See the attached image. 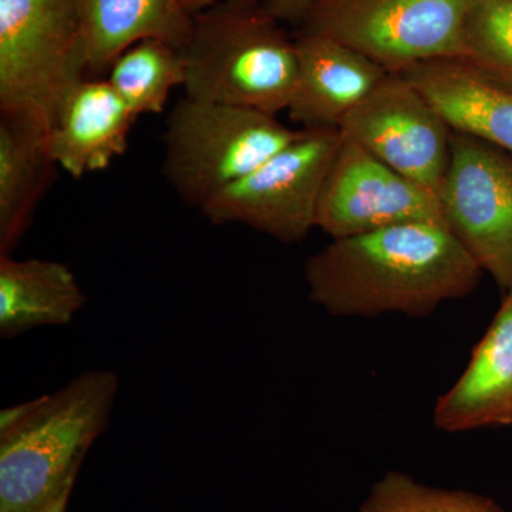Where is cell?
<instances>
[{
	"mask_svg": "<svg viewBox=\"0 0 512 512\" xmlns=\"http://www.w3.org/2000/svg\"><path fill=\"white\" fill-rule=\"evenodd\" d=\"M483 269L440 222H409L333 239L306 261L313 303L335 316L430 315L466 298Z\"/></svg>",
	"mask_w": 512,
	"mask_h": 512,
	"instance_id": "1",
	"label": "cell"
},
{
	"mask_svg": "<svg viewBox=\"0 0 512 512\" xmlns=\"http://www.w3.org/2000/svg\"><path fill=\"white\" fill-rule=\"evenodd\" d=\"M119 390L116 372L94 369L0 412V512H35L79 473Z\"/></svg>",
	"mask_w": 512,
	"mask_h": 512,
	"instance_id": "2",
	"label": "cell"
},
{
	"mask_svg": "<svg viewBox=\"0 0 512 512\" xmlns=\"http://www.w3.org/2000/svg\"><path fill=\"white\" fill-rule=\"evenodd\" d=\"M256 0H225L195 13L181 50L185 97L265 113L288 111L296 79V42Z\"/></svg>",
	"mask_w": 512,
	"mask_h": 512,
	"instance_id": "3",
	"label": "cell"
},
{
	"mask_svg": "<svg viewBox=\"0 0 512 512\" xmlns=\"http://www.w3.org/2000/svg\"><path fill=\"white\" fill-rule=\"evenodd\" d=\"M84 79L77 0H0V117L47 136Z\"/></svg>",
	"mask_w": 512,
	"mask_h": 512,
	"instance_id": "4",
	"label": "cell"
},
{
	"mask_svg": "<svg viewBox=\"0 0 512 512\" xmlns=\"http://www.w3.org/2000/svg\"><path fill=\"white\" fill-rule=\"evenodd\" d=\"M302 133L265 111L184 96L165 128V178L185 204L200 210Z\"/></svg>",
	"mask_w": 512,
	"mask_h": 512,
	"instance_id": "5",
	"label": "cell"
},
{
	"mask_svg": "<svg viewBox=\"0 0 512 512\" xmlns=\"http://www.w3.org/2000/svg\"><path fill=\"white\" fill-rule=\"evenodd\" d=\"M473 0H319L308 33L338 40L390 74L434 60L463 59Z\"/></svg>",
	"mask_w": 512,
	"mask_h": 512,
	"instance_id": "6",
	"label": "cell"
},
{
	"mask_svg": "<svg viewBox=\"0 0 512 512\" xmlns=\"http://www.w3.org/2000/svg\"><path fill=\"white\" fill-rule=\"evenodd\" d=\"M339 130H303L256 170L200 208L215 225L238 224L292 244L316 228L326 175L338 150Z\"/></svg>",
	"mask_w": 512,
	"mask_h": 512,
	"instance_id": "7",
	"label": "cell"
},
{
	"mask_svg": "<svg viewBox=\"0 0 512 512\" xmlns=\"http://www.w3.org/2000/svg\"><path fill=\"white\" fill-rule=\"evenodd\" d=\"M444 224L503 291L512 288V154L481 138L451 133L439 194Z\"/></svg>",
	"mask_w": 512,
	"mask_h": 512,
	"instance_id": "8",
	"label": "cell"
},
{
	"mask_svg": "<svg viewBox=\"0 0 512 512\" xmlns=\"http://www.w3.org/2000/svg\"><path fill=\"white\" fill-rule=\"evenodd\" d=\"M340 133L387 167L439 194L453 130L403 74H389L345 120Z\"/></svg>",
	"mask_w": 512,
	"mask_h": 512,
	"instance_id": "9",
	"label": "cell"
},
{
	"mask_svg": "<svg viewBox=\"0 0 512 512\" xmlns=\"http://www.w3.org/2000/svg\"><path fill=\"white\" fill-rule=\"evenodd\" d=\"M409 222L444 224L436 195L342 134L320 194L315 227L339 239Z\"/></svg>",
	"mask_w": 512,
	"mask_h": 512,
	"instance_id": "10",
	"label": "cell"
},
{
	"mask_svg": "<svg viewBox=\"0 0 512 512\" xmlns=\"http://www.w3.org/2000/svg\"><path fill=\"white\" fill-rule=\"evenodd\" d=\"M298 79L288 114L302 130H339L389 76L379 64L330 37L296 40Z\"/></svg>",
	"mask_w": 512,
	"mask_h": 512,
	"instance_id": "11",
	"label": "cell"
},
{
	"mask_svg": "<svg viewBox=\"0 0 512 512\" xmlns=\"http://www.w3.org/2000/svg\"><path fill=\"white\" fill-rule=\"evenodd\" d=\"M136 120L107 80L87 77L47 133V156L73 178L99 173L123 156Z\"/></svg>",
	"mask_w": 512,
	"mask_h": 512,
	"instance_id": "12",
	"label": "cell"
},
{
	"mask_svg": "<svg viewBox=\"0 0 512 512\" xmlns=\"http://www.w3.org/2000/svg\"><path fill=\"white\" fill-rule=\"evenodd\" d=\"M512 416V288L467 369L434 409L437 429L458 433L510 426Z\"/></svg>",
	"mask_w": 512,
	"mask_h": 512,
	"instance_id": "13",
	"label": "cell"
},
{
	"mask_svg": "<svg viewBox=\"0 0 512 512\" xmlns=\"http://www.w3.org/2000/svg\"><path fill=\"white\" fill-rule=\"evenodd\" d=\"M439 110L451 130L512 154V89L463 59L434 60L403 73Z\"/></svg>",
	"mask_w": 512,
	"mask_h": 512,
	"instance_id": "14",
	"label": "cell"
},
{
	"mask_svg": "<svg viewBox=\"0 0 512 512\" xmlns=\"http://www.w3.org/2000/svg\"><path fill=\"white\" fill-rule=\"evenodd\" d=\"M87 77H99L141 40L158 39L183 49L194 15L183 0H77Z\"/></svg>",
	"mask_w": 512,
	"mask_h": 512,
	"instance_id": "15",
	"label": "cell"
},
{
	"mask_svg": "<svg viewBox=\"0 0 512 512\" xmlns=\"http://www.w3.org/2000/svg\"><path fill=\"white\" fill-rule=\"evenodd\" d=\"M69 266L50 259L0 255V336L19 338L45 326H66L86 305Z\"/></svg>",
	"mask_w": 512,
	"mask_h": 512,
	"instance_id": "16",
	"label": "cell"
},
{
	"mask_svg": "<svg viewBox=\"0 0 512 512\" xmlns=\"http://www.w3.org/2000/svg\"><path fill=\"white\" fill-rule=\"evenodd\" d=\"M45 141L35 127L0 117V255L18 248L56 167Z\"/></svg>",
	"mask_w": 512,
	"mask_h": 512,
	"instance_id": "17",
	"label": "cell"
},
{
	"mask_svg": "<svg viewBox=\"0 0 512 512\" xmlns=\"http://www.w3.org/2000/svg\"><path fill=\"white\" fill-rule=\"evenodd\" d=\"M107 72V82L136 119L163 113L171 93L185 80L181 50L158 39L128 47Z\"/></svg>",
	"mask_w": 512,
	"mask_h": 512,
	"instance_id": "18",
	"label": "cell"
},
{
	"mask_svg": "<svg viewBox=\"0 0 512 512\" xmlns=\"http://www.w3.org/2000/svg\"><path fill=\"white\" fill-rule=\"evenodd\" d=\"M468 64L512 89V0H473L463 30Z\"/></svg>",
	"mask_w": 512,
	"mask_h": 512,
	"instance_id": "19",
	"label": "cell"
},
{
	"mask_svg": "<svg viewBox=\"0 0 512 512\" xmlns=\"http://www.w3.org/2000/svg\"><path fill=\"white\" fill-rule=\"evenodd\" d=\"M359 512H505L497 501L464 490H444L389 471L373 484Z\"/></svg>",
	"mask_w": 512,
	"mask_h": 512,
	"instance_id": "20",
	"label": "cell"
},
{
	"mask_svg": "<svg viewBox=\"0 0 512 512\" xmlns=\"http://www.w3.org/2000/svg\"><path fill=\"white\" fill-rule=\"evenodd\" d=\"M319 0H269L265 8L275 19L285 22L305 20Z\"/></svg>",
	"mask_w": 512,
	"mask_h": 512,
	"instance_id": "21",
	"label": "cell"
},
{
	"mask_svg": "<svg viewBox=\"0 0 512 512\" xmlns=\"http://www.w3.org/2000/svg\"><path fill=\"white\" fill-rule=\"evenodd\" d=\"M79 473L73 474L69 480L63 484V487L52 498L46 501L39 510L35 512H67L70 497H72L74 484H76Z\"/></svg>",
	"mask_w": 512,
	"mask_h": 512,
	"instance_id": "22",
	"label": "cell"
},
{
	"mask_svg": "<svg viewBox=\"0 0 512 512\" xmlns=\"http://www.w3.org/2000/svg\"><path fill=\"white\" fill-rule=\"evenodd\" d=\"M221 2H225V0H183V5L191 15H195V13L211 8V6L217 5V3ZM265 2L268 3L269 0H265Z\"/></svg>",
	"mask_w": 512,
	"mask_h": 512,
	"instance_id": "23",
	"label": "cell"
},
{
	"mask_svg": "<svg viewBox=\"0 0 512 512\" xmlns=\"http://www.w3.org/2000/svg\"><path fill=\"white\" fill-rule=\"evenodd\" d=\"M510 426H512V416H511Z\"/></svg>",
	"mask_w": 512,
	"mask_h": 512,
	"instance_id": "24",
	"label": "cell"
}]
</instances>
